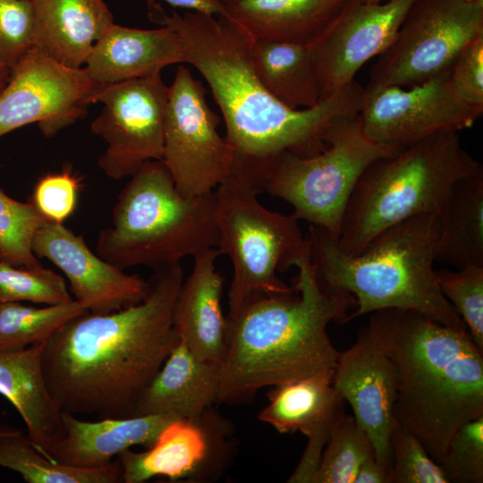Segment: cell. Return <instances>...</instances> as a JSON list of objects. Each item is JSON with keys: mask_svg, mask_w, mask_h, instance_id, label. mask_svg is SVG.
Returning <instances> with one entry per match:
<instances>
[{"mask_svg": "<svg viewBox=\"0 0 483 483\" xmlns=\"http://www.w3.org/2000/svg\"><path fill=\"white\" fill-rule=\"evenodd\" d=\"M148 18L178 34L184 63L204 77L221 110L225 137L234 153L233 169L258 193L282 155L306 157L322 152L328 128L343 116L359 114L364 88L355 80L311 108L292 109L278 101L255 72L251 38L229 16L167 13L157 3L148 8Z\"/></svg>", "mask_w": 483, "mask_h": 483, "instance_id": "cell-1", "label": "cell"}, {"mask_svg": "<svg viewBox=\"0 0 483 483\" xmlns=\"http://www.w3.org/2000/svg\"><path fill=\"white\" fill-rule=\"evenodd\" d=\"M183 279L180 264L157 271L140 302L106 314L87 312L45 342V382L62 411L98 419L133 416L180 342L173 309Z\"/></svg>", "mask_w": 483, "mask_h": 483, "instance_id": "cell-2", "label": "cell"}, {"mask_svg": "<svg viewBox=\"0 0 483 483\" xmlns=\"http://www.w3.org/2000/svg\"><path fill=\"white\" fill-rule=\"evenodd\" d=\"M309 242V241H308ZM292 294L257 295L233 316L218 362L216 402L248 398L262 387L278 386L335 369L339 352L326 332L331 321L345 323L354 298L326 292L315 278L308 248L295 259Z\"/></svg>", "mask_w": 483, "mask_h": 483, "instance_id": "cell-3", "label": "cell"}, {"mask_svg": "<svg viewBox=\"0 0 483 483\" xmlns=\"http://www.w3.org/2000/svg\"><path fill=\"white\" fill-rule=\"evenodd\" d=\"M365 330L394 366L395 419L439 464L453 434L483 415V351L467 330L411 309L372 312Z\"/></svg>", "mask_w": 483, "mask_h": 483, "instance_id": "cell-4", "label": "cell"}, {"mask_svg": "<svg viewBox=\"0 0 483 483\" xmlns=\"http://www.w3.org/2000/svg\"><path fill=\"white\" fill-rule=\"evenodd\" d=\"M439 216L422 214L375 236L356 256L342 251L325 229L309 225V259L320 289L354 298L345 322L381 309L420 312L445 326L467 330L440 291L434 269ZM468 331V330H467Z\"/></svg>", "mask_w": 483, "mask_h": 483, "instance_id": "cell-5", "label": "cell"}, {"mask_svg": "<svg viewBox=\"0 0 483 483\" xmlns=\"http://www.w3.org/2000/svg\"><path fill=\"white\" fill-rule=\"evenodd\" d=\"M130 177L97 237L98 256L122 270L143 266L157 272L216 249L215 191L182 194L162 160L145 163Z\"/></svg>", "mask_w": 483, "mask_h": 483, "instance_id": "cell-6", "label": "cell"}, {"mask_svg": "<svg viewBox=\"0 0 483 483\" xmlns=\"http://www.w3.org/2000/svg\"><path fill=\"white\" fill-rule=\"evenodd\" d=\"M483 173L459 133H439L376 159L359 178L343 216L337 245L360 254L382 231L422 214L439 215L460 181Z\"/></svg>", "mask_w": 483, "mask_h": 483, "instance_id": "cell-7", "label": "cell"}, {"mask_svg": "<svg viewBox=\"0 0 483 483\" xmlns=\"http://www.w3.org/2000/svg\"><path fill=\"white\" fill-rule=\"evenodd\" d=\"M218 229L216 249L231 260L228 317L257 295L292 294L277 277L308 248L309 242L292 214L266 208L258 191L240 173L230 174L215 189Z\"/></svg>", "mask_w": 483, "mask_h": 483, "instance_id": "cell-8", "label": "cell"}, {"mask_svg": "<svg viewBox=\"0 0 483 483\" xmlns=\"http://www.w3.org/2000/svg\"><path fill=\"white\" fill-rule=\"evenodd\" d=\"M327 147L311 157L282 155L270 169L261 191L288 202L295 218L325 229L337 239L349 199L366 167L402 148L371 141L358 114L343 116L326 131Z\"/></svg>", "mask_w": 483, "mask_h": 483, "instance_id": "cell-9", "label": "cell"}, {"mask_svg": "<svg viewBox=\"0 0 483 483\" xmlns=\"http://www.w3.org/2000/svg\"><path fill=\"white\" fill-rule=\"evenodd\" d=\"M483 33V4L471 0H414L390 45L377 55L371 86L410 88L451 70Z\"/></svg>", "mask_w": 483, "mask_h": 483, "instance_id": "cell-10", "label": "cell"}, {"mask_svg": "<svg viewBox=\"0 0 483 483\" xmlns=\"http://www.w3.org/2000/svg\"><path fill=\"white\" fill-rule=\"evenodd\" d=\"M205 95L201 81L179 66L168 91L162 161L185 196L215 191L234 162L232 147L217 131L219 116Z\"/></svg>", "mask_w": 483, "mask_h": 483, "instance_id": "cell-11", "label": "cell"}, {"mask_svg": "<svg viewBox=\"0 0 483 483\" xmlns=\"http://www.w3.org/2000/svg\"><path fill=\"white\" fill-rule=\"evenodd\" d=\"M168 91L157 73L99 85L91 96V104H102L90 129L106 142L97 164L108 178L122 180L162 160Z\"/></svg>", "mask_w": 483, "mask_h": 483, "instance_id": "cell-12", "label": "cell"}, {"mask_svg": "<svg viewBox=\"0 0 483 483\" xmlns=\"http://www.w3.org/2000/svg\"><path fill=\"white\" fill-rule=\"evenodd\" d=\"M451 70L406 89L367 85L358 114L364 135L376 143L405 147L472 127L483 111L460 97Z\"/></svg>", "mask_w": 483, "mask_h": 483, "instance_id": "cell-13", "label": "cell"}, {"mask_svg": "<svg viewBox=\"0 0 483 483\" xmlns=\"http://www.w3.org/2000/svg\"><path fill=\"white\" fill-rule=\"evenodd\" d=\"M99 85L84 67L65 66L33 47L0 92V137L34 123L55 135L84 116Z\"/></svg>", "mask_w": 483, "mask_h": 483, "instance_id": "cell-14", "label": "cell"}, {"mask_svg": "<svg viewBox=\"0 0 483 483\" xmlns=\"http://www.w3.org/2000/svg\"><path fill=\"white\" fill-rule=\"evenodd\" d=\"M413 1L358 0L309 46L320 101L354 80L360 67L390 45Z\"/></svg>", "mask_w": 483, "mask_h": 483, "instance_id": "cell-15", "label": "cell"}, {"mask_svg": "<svg viewBox=\"0 0 483 483\" xmlns=\"http://www.w3.org/2000/svg\"><path fill=\"white\" fill-rule=\"evenodd\" d=\"M32 250L64 274L74 300L89 313L116 311L140 302L147 294L148 281L126 274L95 254L82 235L63 223L46 220L33 237Z\"/></svg>", "mask_w": 483, "mask_h": 483, "instance_id": "cell-16", "label": "cell"}, {"mask_svg": "<svg viewBox=\"0 0 483 483\" xmlns=\"http://www.w3.org/2000/svg\"><path fill=\"white\" fill-rule=\"evenodd\" d=\"M333 386L342 399L349 402L356 422L369 436L377 461L390 470L395 372L391 360L365 329L359 333L353 345L339 352Z\"/></svg>", "mask_w": 483, "mask_h": 483, "instance_id": "cell-17", "label": "cell"}, {"mask_svg": "<svg viewBox=\"0 0 483 483\" xmlns=\"http://www.w3.org/2000/svg\"><path fill=\"white\" fill-rule=\"evenodd\" d=\"M334 369L275 386L258 419L280 433L300 431L308 437L291 483H311L327 442L330 427L343 409V400L333 386Z\"/></svg>", "mask_w": 483, "mask_h": 483, "instance_id": "cell-18", "label": "cell"}, {"mask_svg": "<svg viewBox=\"0 0 483 483\" xmlns=\"http://www.w3.org/2000/svg\"><path fill=\"white\" fill-rule=\"evenodd\" d=\"M217 249L195 257L183 279L173 309V326L179 341L196 357L218 364L225 351L228 321L221 300L224 277L216 269Z\"/></svg>", "mask_w": 483, "mask_h": 483, "instance_id": "cell-19", "label": "cell"}, {"mask_svg": "<svg viewBox=\"0 0 483 483\" xmlns=\"http://www.w3.org/2000/svg\"><path fill=\"white\" fill-rule=\"evenodd\" d=\"M184 63L178 34L170 27L142 30L113 23L94 46L84 66L97 84L143 78Z\"/></svg>", "mask_w": 483, "mask_h": 483, "instance_id": "cell-20", "label": "cell"}, {"mask_svg": "<svg viewBox=\"0 0 483 483\" xmlns=\"http://www.w3.org/2000/svg\"><path fill=\"white\" fill-rule=\"evenodd\" d=\"M64 436L47 458L76 468H97L133 445L150 447L163 428L177 418L145 415L86 421L62 411Z\"/></svg>", "mask_w": 483, "mask_h": 483, "instance_id": "cell-21", "label": "cell"}, {"mask_svg": "<svg viewBox=\"0 0 483 483\" xmlns=\"http://www.w3.org/2000/svg\"><path fill=\"white\" fill-rule=\"evenodd\" d=\"M34 48L71 68H83L114 23L103 0H31Z\"/></svg>", "mask_w": 483, "mask_h": 483, "instance_id": "cell-22", "label": "cell"}, {"mask_svg": "<svg viewBox=\"0 0 483 483\" xmlns=\"http://www.w3.org/2000/svg\"><path fill=\"white\" fill-rule=\"evenodd\" d=\"M358 0H228V16L252 40L309 46Z\"/></svg>", "mask_w": 483, "mask_h": 483, "instance_id": "cell-23", "label": "cell"}, {"mask_svg": "<svg viewBox=\"0 0 483 483\" xmlns=\"http://www.w3.org/2000/svg\"><path fill=\"white\" fill-rule=\"evenodd\" d=\"M43 343L15 352H0V394L21 417L35 447L46 457L64 436L62 411L43 374Z\"/></svg>", "mask_w": 483, "mask_h": 483, "instance_id": "cell-24", "label": "cell"}, {"mask_svg": "<svg viewBox=\"0 0 483 483\" xmlns=\"http://www.w3.org/2000/svg\"><path fill=\"white\" fill-rule=\"evenodd\" d=\"M217 386L218 364L199 359L179 342L141 394L133 416L197 421L216 402Z\"/></svg>", "mask_w": 483, "mask_h": 483, "instance_id": "cell-25", "label": "cell"}, {"mask_svg": "<svg viewBox=\"0 0 483 483\" xmlns=\"http://www.w3.org/2000/svg\"><path fill=\"white\" fill-rule=\"evenodd\" d=\"M208 451V436L201 418L197 421L177 419L163 428L147 451L127 449L117 458L125 483H142L156 476L177 480L197 472Z\"/></svg>", "mask_w": 483, "mask_h": 483, "instance_id": "cell-26", "label": "cell"}, {"mask_svg": "<svg viewBox=\"0 0 483 483\" xmlns=\"http://www.w3.org/2000/svg\"><path fill=\"white\" fill-rule=\"evenodd\" d=\"M438 216L435 260L483 266V173L457 182Z\"/></svg>", "mask_w": 483, "mask_h": 483, "instance_id": "cell-27", "label": "cell"}, {"mask_svg": "<svg viewBox=\"0 0 483 483\" xmlns=\"http://www.w3.org/2000/svg\"><path fill=\"white\" fill-rule=\"evenodd\" d=\"M250 54L258 77L278 101L292 109L320 102L309 46L251 39Z\"/></svg>", "mask_w": 483, "mask_h": 483, "instance_id": "cell-28", "label": "cell"}, {"mask_svg": "<svg viewBox=\"0 0 483 483\" xmlns=\"http://www.w3.org/2000/svg\"><path fill=\"white\" fill-rule=\"evenodd\" d=\"M0 466L21 475L29 483H119L123 468L117 458L97 468H76L42 454L28 433L0 425Z\"/></svg>", "mask_w": 483, "mask_h": 483, "instance_id": "cell-29", "label": "cell"}, {"mask_svg": "<svg viewBox=\"0 0 483 483\" xmlns=\"http://www.w3.org/2000/svg\"><path fill=\"white\" fill-rule=\"evenodd\" d=\"M89 310L79 301L37 308L0 303V352H15L46 342L63 326Z\"/></svg>", "mask_w": 483, "mask_h": 483, "instance_id": "cell-30", "label": "cell"}, {"mask_svg": "<svg viewBox=\"0 0 483 483\" xmlns=\"http://www.w3.org/2000/svg\"><path fill=\"white\" fill-rule=\"evenodd\" d=\"M371 455L375 453L369 436L343 409L330 427L311 483H353L360 465Z\"/></svg>", "mask_w": 483, "mask_h": 483, "instance_id": "cell-31", "label": "cell"}, {"mask_svg": "<svg viewBox=\"0 0 483 483\" xmlns=\"http://www.w3.org/2000/svg\"><path fill=\"white\" fill-rule=\"evenodd\" d=\"M46 220L31 201H18L0 189V261L22 267H42L32 250V241Z\"/></svg>", "mask_w": 483, "mask_h": 483, "instance_id": "cell-32", "label": "cell"}, {"mask_svg": "<svg viewBox=\"0 0 483 483\" xmlns=\"http://www.w3.org/2000/svg\"><path fill=\"white\" fill-rule=\"evenodd\" d=\"M72 300L65 280L52 269L0 261V303L26 301L53 305Z\"/></svg>", "mask_w": 483, "mask_h": 483, "instance_id": "cell-33", "label": "cell"}, {"mask_svg": "<svg viewBox=\"0 0 483 483\" xmlns=\"http://www.w3.org/2000/svg\"><path fill=\"white\" fill-rule=\"evenodd\" d=\"M441 292L460 316L475 344L483 351V266L457 271L436 270Z\"/></svg>", "mask_w": 483, "mask_h": 483, "instance_id": "cell-34", "label": "cell"}, {"mask_svg": "<svg viewBox=\"0 0 483 483\" xmlns=\"http://www.w3.org/2000/svg\"><path fill=\"white\" fill-rule=\"evenodd\" d=\"M390 483H449L421 442L396 419L390 436Z\"/></svg>", "mask_w": 483, "mask_h": 483, "instance_id": "cell-35", "label": "cell"}, {"mask_svg": "<svg viewBox=\"0 0 483 483\" xmlns=\"http://www.w3.org/2000/svg\"><path fill=\"white\" fill-rule=\"evenodd\" d=\"M439 465L449 483L483 482V415L453 434Z\"/></svg>", "mask_w": 483, "mask_h": 483, "instance_id": "cell-36", "label": "cell"}, {"mask_svg": "<svg viewBox=\"0 0 483 483\" xmlns=\"http://www.w3.org/2000/svg\"><path fill=\"white\" fill-rule=\"evenodd\" d=\"M33 47L31 0H0V61L13 68Z\"/></svg>", "mask_w": 483, "mask_h": 483, "instance_id": "cell-37", "label": "cell"}, {"mask_svg": "<svg viewBox=\"0 0 483 483\" xmlns=\"http://www.w3.org/2000/svg\"><path fill=\"white\" fill-rule=\"evenodd\" d=\"M80 188V179L70 171L48 174L36 183L31 202L47 220L63 223L76 208Z\"/></svg>", "mask_w": 483, "mask_h": 483, "instance_id": "cell-38", "label": "cell"}, {"mask_svg": "<svg viewBox=\"0 0 483 483\" xmlns=\"http://www.w3.org/2000/svg\"><path fill=\"white\" fill-rule=\"evenodd\" d=\"M450 76L460 97L483 111V33L461 51Z\"/></svg>", "mask_w": 483, "mask_h": 483, "instance_id": "cell-39", "label": "cell"}, {"mask_svg": "<svg viewBox=\"0 0 483 483\" xmlns=\"http://www.w3.org/2000/svg\"><path fill=\"white\" fill-rule=\"evenodd\" d=\"M148 8L157 3H165L174 8H183L191 12L202 13L210 15L228 16L225 5L222 0H145Z\"/></svg>", "mask_w": 483, "mask_h": 483, "instance_id": "cell-40", "label": "cell"}, {"mask_svg": "<svg viewBox=\"0 0 483 483\" xmlns=\"http://www.w3.org/2000/svg\"><path fill=\"white\" fill-rule=\"evenodd\" d=\"M389 470L371 455L360 465L353 483H390Z\"/></svg>", "mask_w": 483, "mask_h": 483, "instance_id": "cell-41", "label": "cell"}, {"mask_svg": "<svg viewBox=\"0 0 483 483\" xmlns=\"http://www.w3.org/2000/svg\"><path fill=\"white\" fill-rule=\"evenodd\" d=\"M13 68L0 61V92L5 87L12 75Z\"/></svg>", "mask_w": 483, "mask_h": 483, "instance_id": "cell-42", "label": "cell"}, {"mask_svg": "<svg viewBox=\"0 0 483 483\" xmlns=\"http://www.w3.org/2000/svg\"><path fill=\"white\" fill-rule=\"evenodd\" d=\"M362 1L366 3H382L387 0H362Z\"/></svg>", "mask_w": 483, "mask_h": 483, "instance_id": "cell-43", "label": "cell"}, {"mask_svg": "<svg viewBox=\"0 0 483 483\" xmlns=\"http://www.w3.org/2000/svg\"><path fill=\"white\" fill-rule=\"evenodd\" d=\"M475 3H478V4H483V0H471Z\"/></svg>", "mask_w": 483, "mask_h": 483, "instance_id": "cell-44", "label": "cell"}, {"mask_svg": "<svg viewBox=\"0 0 483 483\" xmlns=\"http://www.w3.org/2000/svg\"><path fill=\"white\" fill-rule=\"evenodd\" d=\"M222 1L225 2V1H228V0H222Z\"/></svg>", "mask_w": 483, "mask_h": 483, "instance_id": "cell-45", "label": "cell"}]
</instances>
